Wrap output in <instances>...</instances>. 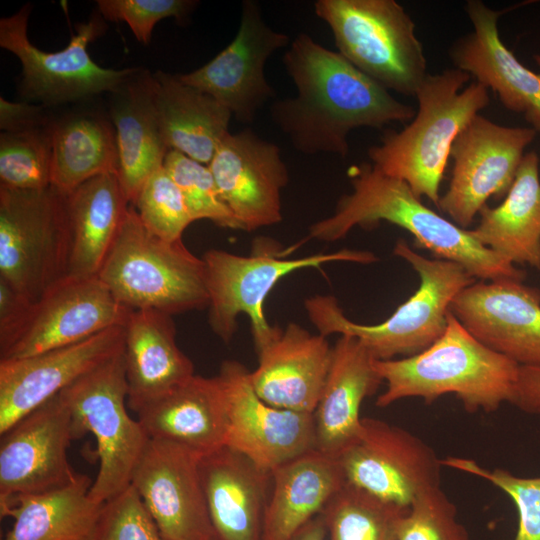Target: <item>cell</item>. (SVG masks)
I'll return each instance as SVG.
<instances>
[{
    "instance_id": "cell-1",
    "label": "cell",
    "mask_w": 540,
    "mask_h": 540,
    "mask_svg": "<svg viewBox=\"0 0 540 540\" xmlns=\"http://www.w3.org/2000/svg\"><path fill=\"white\" fill-rule=\"evenodd\" d=\"M284 68L297 89L270 106L273 123L305 155L346 157L348 135L360 127L382 128L411 121L416 110L361 72L341 54L299 33L283 55Z\"/></svg>"
},
{
    "instance_id": "cell-2",
    "label": "cell",
    "mask_w": 540,
    "mask_h": 540,
    "mask_svg": "<svg viewBox=\"0 0 540 540\" xmlns=\"http://www.w3.org/2000/svg\"><path fill=\"white\" fill-rule=\"evenodd\" d=\"M352 192L342 195L334 213L309 228V238L334 242L355 227H373L386 221L408 231L418 248L437 259L458 263L474 279L523 281L525 272L480 244L463 229L421 202L404 181L386 175L372 163L347 170Z\"/></svg>"
},
{
    "instance_id": "cell-3",
    "label": "cell",
    "mask_w": 540,
    "mask_h": 540,
    "mask_svg": "<svg viewBox=\"0 0 540 540\" xmlns=\"http://www.w3.org/2000/svg\"><path fill=\"white\" fill-rule=\"evenodd\" d=\"M386 385L376 399L385 408L404 398L430 404L454 394L469 413L494 412L513 402L520 365L488 348L449 312L444 333L426 350L410 357L375 360Z\"/></svg>"
},
{
    "instance_id": "cell-4",
    "label": "cell",
    "mask_w": 540,
    "mask_h": 540,
    "mask_svg": "<svg viewBox=\"0 0 540 540\" xmlns=\"http://www.w3.org/2000/svg\"><path fill=\"white\" fill-rule=\"evenodd\" d=\"M470 77L455 67L428 74L415 94L418 108L411 122L368 149L375 167L436 206L456 137L489 104L483 85L475 81L464 87Z\"/></svg>"
},
{
    "instance_id": "cell-5",
    "label": "cell",
    "mask_w": 540,
    "mask_h": 540,
    "mask_svg": "<svg viewBox=\"0 0 540 540\" xmlns=\"http://www.w3.org/2000/svg\"><path fill=\"white\" fill-rule=\"evenodd\" d=\"M393 253L417 272L416 292L378 324L356 323L334 296L314 295L305 300L304 307L318 333L356 337L376 360L414 356L444 333L452 301L476 279L458 263L416 253L403 239L396 242Z\"/></svg>"
},
{
    "instance_id": "cell-6",
    "label": "cell",
    "mask_w": 540,
    "mask_h": 540,
    "mask_svg": "<svg viewBox=\"0 0 540 540\" xmlns=\"http://www.w3.org/2000/svg\"><path fill=\"white\" fill-rule=\"evenodd\" d=\"M97 276L129 309L173 316L209 306L203 259L151 233L131 204Z\"/></svg>"
},
{
    "instance_id": "cell-7",
    "label": "cell",
    "mask_w": 540,
    "mask_h": 540,
    "mask_svg": "<svg viewBox=\"0 0 540 540\" xmlns=\"http://www.w3.org/2000/svg\"><path fill=\"white\" fill-rule=\"evenodd\" d=\"M271 240L259 239L251 254L238 255L222 249H210L201 257L209 295L208 323L213 333L229 343L239 315L250 320L256 352L279 332L266 320L264 303L275 285L286 275L305 268H319L331 262L370 264L378 258L370 251L341 249L298 258H286Z\"/></svg>"
},
{
    "instance_id": "cell-8",
    "label": "cell",
    "mask_w": 540,
    "mask_h": 540,
    "mask_svg": "<svg viewBox=\"0 0 540 540\" xmlns=\"http://www.w3.org/2000/svg\"><path fill=\"white\" fill-rule=\"evenodd\" d=\"M315 14L330 28L338 53L371 79L415 96L427 77L415 23L395 0H318Z\"/></svg>"
},
{
    "instance_id": "cell-9",
    "label": "cell",
    "mask_w": 540,
    "mask_h": 540,
    "mask_svg": "<svg viewBox=\"0 0 540 540\" xmlns=\"http://www.w3.org/2000/svg\"><path fill=\"white\" fill-rule=\"evenodd\" d=\"M70 415L73 438L91 433L99 471L89 491L103 504L131 484L149 437L126 408L128 384L123 351L86 373L60 393Z\"/></svg>"
},
{
    "instance_id": "cell-10",
    "label": "cell",
    "mask_w": 540,
    "mask_h": 540,
    "mask_svg": "<svg viewBox=\"0 0 540 540\" xmlns=\"http://www.w3.org/2000/svg\"><path fill=\"white\" fill-rule=\"evenodd\" d=\"M66 195L0 185V279L31 301L68 275Z\"/></svg>"
},
{
    "instance_id": "cell-11",
    "label": "cell",
    "mask_w": 540,
    "mask_h": 540,
    "mask_svg": "<svg viewBox=\"0 0 540 540\" xmlns=\"http://www.w3.org/2000/svg\"><path fill=\"white\" fill-rule=\"evenodd\" d=\"M31 5L0 20V46L13 53L22 66L20 93L28 101L46 106L89 99L104 92L112 93L136 70L104 68L89 56L88 44L106 28L102 16L93 15L76 25V33L59 51L37 48L28 37Z\"/></svg>"
},
{
    "instance_id": "cell-12",
    "label": "cell",
    "mask_w": 540,
    "mask_h": 540,
    "mask_svg": "<svg viewBox=\"0 0 540 540\" xmlns=\"http://www.w3.org/2000/svg\"><path fill=\"white\" fill-rule=\"evenodd\" d=\"M536 135L531 127H508L475 116L452 145L451 178L437 207L468 229L490 198L506 196Z\"/></svg>"
},
{
    "instance_id": "cell-13",
    "label": "cell",
    "mask_w": 540,
    "mask_h": 540,
    "mask_svg": "<svg viewBox=\"0 0 540 540\" xmlns=\"http://www.w3.org/2000/svg\"><path fill=\"white\" fill-rule=\"evenodd\" d=\"M337 460L347 483L403 508L440 486L442 464L433 449L383 420L362 418L357 437Z\"/></svg>"
},
{
    "instance_id": "cell-14",
    "label": "cell",
    "mask_w": 540,
    "mask_h": 540,
    "mask_svg": "<svg viewBox=\"0 0 540 540\" xmlns=\"http://www.w3.org/2000/svg\"><path fill=\"white\" fill-rule=\"evenodd\" d=\"M289 41L287 34L267 25L257 2L245 0L234 39L205 65L177 75L226 107L238 121L248 124L276 95L266 79L265 64Z\"/></svg>"
},
{
    "instance_id": "cell-15",
    "label": "cell",
    "mask_w": 540,
    "mask_h": 540,
    "mask_svg": "<svg viewBox=\"0 0 540 540\" xmlns=\"http://www.w3.org/2000/svg\"><path fill=\"white\" fill-rule=\"evenodd\" d=\"M71 415L57 394L1 434L0 514L19 495L63 487L76 479L68 460Z\"/></svg>"
},
{
    "instance_id": "cell-16",
    "label": "cell",
    "mask_w": 540,
    "mask_h": 540,
    "mask_svg": "<svg viewBox=\"0 0 540 540\" xmlns=\"http://www.w3.org/2000/svg\"><path fill=\"white\" fill-rule=\"evenodd\" d=\"M131 309L98 276L66 275L34 301L21 330L0 360L67 346L123 325Z\"/></svg>"
},
{
    "instance_id": "cell-17",
    "label": "cell",
    "mask_w": 540,
    "mask_h": 540,
    "mask_svg": "<svg viewBox=\"0 0 540 540\" xmlns=\"http://www.w3.org/2000/svg\"><path fill=\"white\" fill-rule=\"evenodd\" d=\"M249 374L236 360L223 361L217 374L227 407L225 446L268 471L315 449L313 413L264 402L254 391Z\"/></svg>"
},
{
    "instance_id": "cell-18",
    "label": "cell",
    "mask_w": 540,
    "mask_h": 540,
    "mask_svg": "<svg viewBox=\"0 0 540 540\" xmlns=\"http://www.w3.org/2000/svg\"><path fill=\"white\" fill-rule=\"evenodd\" d=\"M202 456L165 440L149 439L131 484L164 540L216 538L204 495Z\"/></svg>"
},
{
    "instance_id": "cell-19",
    "label": "cell",
    "mask_w": 540,
    "mask_h": 540,
    "mask_svg": "<svg viewBox=\"0 0 540 540\" xmlns=\"http://www.w3.org/2000/svg\"><path fill=\"white\" fill-rule=\"evenodd\" d=\"M123 346L124 328L116 325L74 344L0 360V434L122 352Z\"/></svg>"
},
{
    "instance_id": "cell-20",
    "label": "cell",
    "mask_w": 540,
    "mask_h": 540,
    "mask_svg": "<svg viewBox=\"0 0 540 540\" xmlns=\"http://www.w3.org/2000/svg\"><path fill=\"white\" fill-rule=\"evenodd\" d=\"M450 312L488 348L540 367V289L515 279L479 280L457 294Z\"/></svg>"
},
{
    "instance_id": "cell-21",
    "label": "cell",
    "mask_w": 540,
    "mask_h": 540,
    "mask_svg": "<svg viewBox=\"0 0 540 540\" xmlns=\"http://www.w3.org/2000/svg\"><path fill=\"white\" fill-rule=\"evenodd\" d=\"M208 166L242 230L281 222V191L289 173L277 145L250 129L228 133Z\"/></svg>"
},
{
    "instance_id": "cell-22",
    "label": "cell",
    "mask_w": 540,
    "mask_h": 540,
    "mask_svg": "<svg viewBox=\"0 0 540 540\" xmlns=\"http://www.w3.org/2000/svg\"><path fill=\"white\" fill-rule=\"evenodd\" d=\"M465 11L473 30L449 50L455 68L495 92L506 109L522 114L540 133V54L534 55L539 67L534 72L506 47L498 30V20L505 11L493 10L481 0L467 1Z\"/></svg>"
},
{
    "instance_id": "cell-23",
    "label": "cell",
    "mask_w": 540,
    "mask_h": 540,
    "mask_svg": "<svg viewBox=\"0 0 540 540\" xmlns=\"http://www.w3.org/2000/svg\"><path fill=\"white\" fill-rule=\"evenodd\" d=\"M257 354L249 374L256 394L271 406L313 413L332 358L327 337L290 322Z\"/></svg>"
},
{
    "instance_id": "cell-24",
    "label": "cell",
    "mask_w": 540,
    "mask_h": 540,
    "mask_svg": "<svg viewBox=\"0 0 540 540\" xmlns=\"http://www.w3.org/2000/svg\"><path fill=\"white\" fill-rule=\"evenodd\" d=\"M201 480L217 540H262L272 474L223 446L200 461Z\"/></svg>"
},
{
    "instance_id": "cell-25",
    "label": "cell",
    "mask_w": 540,
    "mask_h": 540,
    "mask_svg": "<svg viewBox=\"0 0 540 540\" xmlns=\"http://www.w3.org/2000/svg\"><path fill=\"white\" fill-rule=\"evenodd\" d=\"M133 411L149 439L176 443L202 457L225 446L227 407L217 375L194 374Z\"/></svg>"
},
{
    "instance_id": "cell-26",
    "label": "cell",
    "mask_w": 540,
    "mask_h": 540,
    "mask_svg": "<svg viewBox=\"0 0 540 540\" xmlns=\"http://www.w3.org/2000/svg\"><path fill=\"white\" fill-rule=\"evenodd\" d=\"M375 360L350 335H340L332 346L328 375L313 412L316 450L337 458L357 437L361 404L383 383Z\"/></svg>"
},
{
    "instance_id": "cell-27",
    "label": "cell",
    "mask_w": 540,
    "mask_h": 540,
    "mask_svg": "<svg viewBox=\"0 0 540 540\" xmlns=\"http://www.w3.org/2000/svg\"><path fill=\"white\" fill-rule=\"evenodd\" d=\"M111 94L109 118L118 149V179L132 205L169 151L154 104L153 74L136 68Z\"/></svg>"
},
{
    "instance_id": "cell-28",
    "label": "cell",
    "mask_w": 540,
    "mask_h": 540,
    "mask_svg": "<svg viewBox=\"0 0 540 540\" xmlns=\"http://www.w3.org/2000/svg\"><path fill=\"white\" fill-rule=\"evenodd\" d=\"M172 317L155 309H131L123 324L127 402L132 410L195 374L192 361L176 343Z\"/></svg>"
},
{
    "instance_id": "cell-29",
    "label": "cell",
    "mask_w": 540,
    "mask_h": 540,
    "mask_svg": "<svg viewBox=\"0 0 540 540\" xmlns=\"http://www.w3.org/2000/svg\"><path fill=\"white\" fill-rule=\"evenodd\" d=\"M271 474L262 540H289L322 512L346 482L337 458L316 449L283 463Z\"/></svg>"
},
{
    "instance_id": "cell-30",
    "label": "cell",
    "mask_w": 540,
    "mask_h": 540,
    "mask_svg": "<svg viewBox=\"0 0 540 540\" xmlns=\"http://www.w3.org/2000/svg\"><path fill=\"white\" fill-rule=\"evenodd\" d=\"M159 128L169 150L205 165L230 133L232 113L210 95L182 82L177 74H153Z\"/></svg>"
},
{
    "instance_id": "cell-31",
    "label": "cell",
    "mask_w": 540,
    "mask_h": 540,
    "mask_svg": "<svg viewBox=\"0 0 540 540\" xmlns=\"http://www.w3.org/2000/svg\"><path fill=\"white\" fill-rule=\"evenodd\" d=\"M540 159L525 153L515 180L496 207L484 206L473 237L511 264L540 270Z\"/></svg>"
},
{
    "instance_id": "cell-32",
    "label": "cell",
    "mask_w": 540,
    "mask_h": 540,
    "mask_svg": "<svg viewBox=\"0 0 540 540\" xmlns=\"http://www.w3.org/2000/svg\"><path fill=\"white\" fill-rule=\"evenodd\" d=\"M65 195L68 274L97 276L130 203L113 173L91 178Z\"/></svg>"
},
{
    "instance_id": "cell-33",
    "label": "cell",
    "mask_w": 540,
    "mask_h": 540,
    "mask_svg": "<svg viewBox=\"0 0 540 540\" xmlns=\"http://www.w3.org/2000/svg\"><path fill=\"white\" fill-rule=\"evenodd\" d=\"M92 483L79 474L63 487L15 497L1 515L14 519L4 540H93L103 504L90 497Z\"/></svg>"
},
{
    "instance_id": "cell-34",
    "label": "cell",
    "mask_w": 540,
    "mask_h": 540,
    "mask_svg": "<svg viewBox=\"0 0 540 540\" xmlns=\"http://www.w3.org/2000/svg\"><path fill=\"white\" fill-rule=\"evenodd\" d=\"M51 186L63 194L96 176L118 173L116 133L110 118L80 113L52 121Z\"/></svg>"
},
{
    "instance_id": "cell-35",
    "label": "cell",
    "mask_w": 540,
    "mask_h": 540,
    "mask_svg": "<svg viewBox=\"0 0 540 540\" xmlns=\"http://www.w3.org/2000/svg\"><path fill=\"white\" fill-rule=\"evenodd\" d=\"M408 509L345 482L320 515L326 540H396Z\"/></svg>"
},
{
    "instance_id": "cell-36",
    "label": "cell",
    "mask_w": 540,
    "mask_h": 540,
    "mask_svg": "<svg viewBox=\"0 0 540 540\" xmlns=\"http://www.w3.org/2000/svg\"><path fill=\"white\" fill-rule=\"evenodd\" d=\"M52 121L0 134V185L33 190L51 186Z\"/></svg>"
},
{
    "instance_id": "cell-37",
    "label": "cell",
    "mask_w": 540,
    "mask_h": 540,
    "mask_svg": "<svg viewBox=\"0 0 540 540\" xmlns=\"http://www.w3.org/2000/svg\"><path fill=\"white\" fill-rule=\"evenodd\" d=\"M163 166L180 189L193 222L206 219L223 228L242 230L222 200L208 165L169 150Z\"/></svg>"
},
{
    "instance_id": "cell-38",
    "label": "cell",
    "mask_w": 540,
    "mask_h": 540,
    "mask_svg": "<svg viewBox=\"0 0 540 540\" xmlns=\"http://www.w3.org/2000/svg\"><path fill=\"white\" fill-rule=\"evenodd\" d=\"M132 205L143 225L167 241L182 240L193 222L180 189L164 166L146 181Z\"/></svg>"
},
{
    "instance_id": "cell-39",
    "label": "cell",
    "mask_w": 540,
    "mask_h": 540,
    "mask_svg": "<svg viewBox=\"0 0 540 540\" xmlns=\"http://www.w3.org/2000/svg\"><path fill=\"white\" fill-rule=\"evenodd\" d=\"M441 464L483 478L504 491L518 513L514 540H540V477H519L505 469H486L462 457H447Z\"/></svg>"
},
{
    "instance_id": "cell-40",
    "label": "cell",
    "mask_w": 540,
    "mask_h": 540,
    "mask_svg": "<svg viewBox=\"0 0 540 540\" xmlns=\"http://www.w3.org/2000/svg\"><path fill=\"white\" fill-rule=\"evenodd\" d=\"M396 540H469L455 504L440 486L421 492L401 518Z\"/></svg>"
},
{
    "instance_id": "cell-41",
    "label": "cell",
    "mask_w": 540,
    "mask_h": 540,
    "mask_svg": "<svg viewBox=\"0 0 540 540\" xmlns=\"http://www.w3.org/2000/svg\"><path fill=\"white\" fill-rule=\"evenodd\" d=\"M93 540H164L135 487L103 503Z\"/></svg>"
},
{
    "instance_id": "cell-42",
    "label": "cell",
    "mask_w": 540,
    "mask_h": 540,
    "mask_svg": "<svg viewBox=\"0 0 540 540\" xmlns=\"http://www.w3.org/2000/svg\"><path fill=\"white\" fill-rule=\"evenodd\" d=\"M96 3L105 20L125 22L144 45L149 44L156 23L168 17L182 21L197 4L191 0H98Z\"/></svg>"
},
{
    "instance_id": "cell-43",
    "label": "cell",
    "mask_w": 540,
    "mask_h": 540,
    "mask_svg": "<svg viewBox=\"0 0 540 540\" xmlns=\"http://www.w3.org/2000/svg\"><path fill=\"white\" fill-rule=\"evenodd\" d=\"M33 302L0 279V354L14 342Z\"/></svg>"
},
{
    "instance_id": "cell-44",
    "label": "cell",
    "mask_w": 540,
    "mask_h": 540,
    "mask_svg": "<svg viewBox=\"0 0 540 540\" xmlns=\"http://www.w3.org/2000/svg\"><path fill=\"white\" fill-rule=\"evenodd\" d=\"M44 106L26 101L11 102L0 98V128L2 132L28 130L49 124Z\"/></svg>"
},
{
    "instance_id": "cell-45",
    "label": "cell",
    "mask_w": 540,
    "mask_h": 540,
    "mask_svg": "<svg viewBox=\"0 0 540 540\" xmlns=\"http://www.w3.org/2000/svg\"><path fill=\"white\" fill-rule=\"evenodd\" d=\"M512 404L527 413H540V367L520 366Z\"/></svg>"
},
{
    "instance_id": "cell-46",
    "label": "cell",
    "mask_w": 540,
    "mask_h": 540,
    "mask_svg": "<svg viewBox=\"0 0 540 540\" xmlns=\"http://www.w3.org/2000/svg\"><path fill=\"white\" fill-rule=\"evenodd\" d=\"M289 540H326V528L321 515L309 521Z\"/></svg>"
},
{
    "instance_id": "cell-47",
    "label": "cell",
    "mask_w": 540,
    "mask_h": 540,
    "mask_svg": "<svg viewBox=\"0 0 540 540\" xmlns=\"http://www.w3.org/2000/svg\"><path fill=\"white\" fill-rule=\"evenodd\" d=\"M207 540H217L216 538H211V539H207Z\"/></svg>"
}]
</instances>
